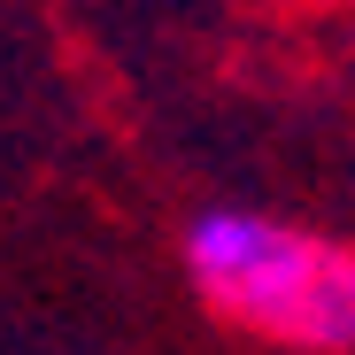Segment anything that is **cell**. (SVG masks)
<instances>
[{"label":"cell","mask_w":355,"mask_h":355,"mask_svg":"<svg viewBox=\"0 0 355 355\" xmlns=\"http://www.w3.org/2000/svg\"><path fill=\"white\" fill-rule=\"evenodd\" d=\"M186 286L232 332L286 355H355V248L293 216L209 201L178 232Z\"/></svg>","instance_id":"1"}]
</instances>
